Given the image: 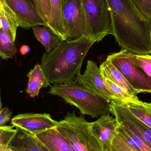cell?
Here are the masks:
<instances>
[{"label": "cell", "mask_w": 151, "mask_h": 151, "mask_svg": "<svg viewBox=\"0 0 151 151\" xmlns=\"http://www.w3.org/2000/svg\"><path fill=\"white\" fill-rule=\"evenodd\" d=\"M111 17L113 35L119 46L134 55L151 54V19L132 0H106Z\"/></svg>", "instance_id": "6da1fadb"}, {"label": "cell", "mask_w": 151, "mask_h": 151, "mask_svg": "<svg viewBox=\"0 0 151 151\" xmlns=\"http://www.w3.org/2000/svg\"><path fill=\"white\" fill-rule=\"evenodd\" d=\"M17 134L9 147L13 151H42L34 136L24 130L16 128Z\"/></svg>", "instance_id": "2e32d148"}, {"label": "cell", "mask_w": 151, "mask_h": 151, "mask_svg": "<svg viewBox=\"0 0 151 151\" xmlns=\"http://www.w3.org/2000/svg\"><path fill=\"white\" fill-rule=\"evenodd\" d=\"M35 6L39 15L48 25L51 13L50 1L35 0Z\"/></svg>", "instance_id": "d4e9b609"}, {"label": "cell", "mask_w": 151, "mask_h": 151, "mask_svg": "<svg viewBox=\"0 0 151 151\" xmlns=\"http://www.w3.org/2000/svg\"><path fill=\"white\" fill-rule=\"evenodd\" d=\"M94 44L83 36L62 40L51 52L44 53L41 65L49 82L59 84L75 81L81 74L83 60Z\"/></svg>", "instance_id": "7a4b0ae2"}, {"label": "cell", "mask_w": 151, "mask_h": 151, "mask_svg": "<svg viewBox=\"0 0 151 151\" xmlns=\"http://www.w3.org/2000/svg\"><path fill=\"white\" fill-rule=\"evenodd\" d=\"M129 110L151 129V104L138 99H130L120 102Z\"/></svg>", "instance_id": "d6986e66"}, {"label": "cell", "mask_w": 151, "mask_h": 151, "mask_svg": "<svg viewBox=\"0 0 151 151\" xmlns=\"http://www.w3.org/2000/svg\"><path fill=\"white\" fill-rule=\"evenodd\" d=\"M16 15L19 27L28 29L36 26H47L31 0H2Z\"/></svg>", "instance_id": "8fae6325"}, {"label": "cell", "mask_w": 151, "mask_h": 151, "mask_svg": "<svg viewBox=\"0 0 151 151\" xmlns=\"http://www.w3.org/2000/svg\"><path fill=\"white\" fill-rule=\"evenodd\" d=\"M101 74L103 78L111 81L116 84L123 88L129 95L135 99H138V92L129 84L122 73L109 60H106L100 65Z\"/></svg>", "instance_id": "5bb4252c"}, {"label": "cell", "mask_w": 151, "mask_h": 151, "mask_svg": "<svg viewBox=\"0 0 151 151\" xmlns=\"http://www.w3.org/2000/svg\"><path fill=\"white\" fill-rule=\"evenodd\" d=\"M48 93L60 97L78 108L83 115L94 118L112 114L111 101L93 93L76 80L55 84L51 87Z\"/></svg>", "instance_id": "3957f363"}, {"label": "cell", "mask_w": 151, "mask_h": 151, "mask_svg": "<svg viewBox=\"0 0 151 151\" xmlns=\"http://www.w3.org/2000/svg\"><path fill=\"white\" fill-rule=\"evenodd\" d=\"M34 136L51 151H74L56 127Z\"/></svg>", "instance_id": "4fadbf2b"}, {"label": "cell", "mask_w": 151, "mask_h": 151, "mask_svg": "<svg viewBox=\"0 0 151 151\" xmlns=\"http://www.w3.org/2000/svg\"><path fill=\"white\" fill-rule=\"evenodd\" d=\"M75 80L93 93L108 101H118V98L107 87L101 74L100 68L93 61L88 60L84 73H81Z\"/></svg>", "instance_id": "9c48e42d"}, {"label": "cell", "mask_w": 151, "mask_h": 151, "mask_svg": "<svg viewBox=\"0 0 151 151\" xmlns=\"http://www.w3.org/2000/svg\"><path fill=\"white\" fill-rule=\"evenodd\" d=\"M19 27L16 15L5 2L0 0V29H2L15 42Z\"/></svg>", "instance_id": "e0dca14e"}, {"label": "cell", "mask_w": 151, "mask_h": 151, "mask_svg": "<svg viewBox=\"0 0 151 151\" xmlns=\"http://www.w3.org/2000/svg\"><path fill=\"white\" fill-rule=\"evenodd\" d=\"M135 60L139 66L151 77V55H134Z\"/></svg>", "instance_id": "4316f807"}, {"label": "cell", "mask_w": 151, "mask_h": 151, "mask_svg": "<svg viewBox=\"0 0 151 151\" xmlns=\"http://www.w3.org/2000/svg\"><path fill=\"white\" fill-rule=\"evenodd\" d=\"M103 78L110 91L118 99V101L116 102H122L130 99H136L118 84L107 78Z\"/></svg>", "instance_id": "cb8c5ba5"}, {"label": "cell", "mask_w": 151, "mask_h": 151, "mask_svg": "<svg viewBox=\"0 0 151 151\" xmlns=\"http://www.w3.org/2000/svg\"><path fill=\"white\" fill-rule=\"evenodd\" d=\"M28 82L26 92L30 97L34 98L39 95L42 88L50 85L41 65L37 64L27 74Z\"/></svg>", "instance_id": "9a60e30c"}, {"label": "cell", "mask_w": 151, "mask_h": 151, "mask_svg": "<svg viewBox=\"0 0 151 151\" xmlns=\"http://www.w3.org/2000/svg\"><path fill=\"white\" fill-rule=\"evenodd\" d=\"M139 10L144 15L145 0H132Z\"/></svg>", "instance_id": "f546056e"}, {"label": "cell", "mask_w": 151, "mask_h": 151, "mask_svg": "<svg viewBox=\"0 0 151 151\" xmlns=\"http://www.w3.org/2000/svg\"><path fill=\"white\" fill-rule=\"evenodd\" d=\"M118 122L110 115H103L92 122L93 132L103 145V151H112V143L117 134Z\"/></svg>", "instance_id": "7c38bea8"}, {"label": "cell", "mask_w": 151, "mask_h": 151, "mask_svg": "<svg viewBox=\"0 0 151 151\" xmlns=\"http://www.w3.org/2000/svg\"><path fill=\"white\" fill-rule=\"evenodd\" d=\"M32 1V3H33V4H34V5L35 6V0H31Z\"/></svg>", "instance_id": "836d02e7"}, {"label": "cell", "mask_w": 151, "mask_h": 151, "mask_svg": "<svg viewBox=\"0 0 151 151\" xmlns=\"http://www.w3.org/2000/svg\"><path fill=\"white\" fill-rule=\"evenodd\" d=\"M12 112L7 107H1L0 110V127L5 126L11 119Z\"/></svg>", "instance_id": "83f0119b"}, {"label": "cell", "mask_w": 151, "mask_h": 151, "mask_svg": "<svg viewBox=\"0 0 151 151\" xmlns=\"http://www.w3.org/2000/svg\"><path fill=\"white\" fill-rule=\"evenodd\" d=\"M56 128L74 151H103L92 130V122L83 116H77L74 111L67 113L63 119L58 122Z\"/></svg>", "instance_id": "277c9868"}, {"label": "cell", "mask_w": 151, "mask_h": 151, "mask_svg": "<svg viewBox=\"0 0 151 151\" xmlns=\"http://www.w3.org/2000/svg\"><path fill=\"white\" fill-rule=\"evenodd\" d=\"M14 126L0 127V151H7L11 142L17 134V130Z\"/></svg>", "instance_id": "603a6c76"}, {"label": "cell", "mask_w": 151, "mask_h": 151, "mask_svg": "<svg viewBox=\"0 0 151 151\" xmlns=\"http://www.w3.org/2000/svg\"><path fill=\"white\" fill-rule=\"evenodd\" d=\"M32 29L35 38L43 46L47 53L52 51L62 41L59 36L47 26H36Z\"/></svg>", "instance_id": "ac0fdd59"}, {"label": "cell", "mask_w": 151, "mask_h": 151, "mask_svg": "<svg viewBox=\"0 0 151 151\" xmlns=\"http://www.w3.org/2000/svg\"><path fill=\"white\" fill-rule=\"evenodd\" d=\"M86 29L84 36L93 42L113 35L111 17L106 0H82Z\"/></svg>", "instance_id": "5b68a950"}, {"label": "cell", "mask_w": 151, "mask_h": 151, "mask_svg": "<svg viewBox=\"0 0 151 151\" xmlns=\"http://www.w3.org/2000/svg\"><path fill=\"white\" fill-rule=\"evenodd\" d=\"M37 142H38V144H39V146H40V148L41 150H42V151H51L48 149V148H47L46 146L44 145L42 143L40 142L39 141V140H37Z\"/></svg>", "instance_id": "1f68e13d"}, {"label": "cell", "mask_w": 151, "mask_h": 151, "mask_svg": "<svg viewBox=\"0 0 151 151\" xmlns=\"http://www.w3.org/2000/svg\"><path fill=\"white\" fill-rule=\"evenodd\" d=\"M111 113L118 124L126 127L142 139L151 148V129L136 117L125 105L111 101Z\"/></svg>", "instance_id": "ba28073f"}, {"label": "cell", "mask_w": 151, "mask_h": 151, "mask_svg": "<svg viewBox=\"0 0 151 151\" xmlns=\"http://www.w3.org/2000/svg\"><path fill=\"white\" fill-rule=\"evenodd\" d=\"M7 151H13L12 150L11 148H10L9 147V148H8V149H7Z\"/></svg>", "instance_id": "d6a6232c"}, {"label": "cell", "mask_w": 151, "mask_h": 151, "mask_svg": "<svg viewBox=\"0 0 151 151\" xmlns=\"http://www.w3.org/2000/svg\"><path fill=\"white\" fill-rule=\"evenodd\" d=\"M17 52L15 42L0 29V56L4 60L12 58Z\"/></svg>", "instance_id": "7402d4cb"}, {"label": "cell", "mask_w": 151, "mask_h": 151, "mask_svg": "<svg viewBox=\"0 0 151 151\" xmlns=\"http://www.w3.org/2000/svg\"><path fill=\"white\" fill-rule=\"evenodd\" d=\"M112 151H118L116 150L115 149H114V148H113L112 147Z\"/></svg>", "instance_id": "e575fe53"}, {"label": "cell", "mask_w": 151, "mask_h": 151, "mask_svg": "<svg viewBox=\"0 0 151 151\" xmlns=\"http://www.w3.org/2000/svg\"><path fill=\"white\" fill-rule=\"evenodd\" d=\"M106 60L122 73L138 93H151V77L137 63L134 55L122 49L108 56Z\"/></svg>", "instance_id": "8992f818"}, {"label": "cell", "mask_w": 151, "mask_h": 151, "mask_svg": "<svg viewBox=\"0 0 151 151\" xmlns=\"http://www.w3.org/2000/svg\"><path fill=\"white\" fill-rule=\"evenodd\" d=\"M112 147L118 151H137L129 145L122 134L118 132L113 141Z\"/></svg>", "instance_id": "484cf974"}, {"label": "cell", "mask_w": 151, "mask_h": 151, "mask_svg": "<svg viewBox=\"0 0 151 151\" xmlns=\"http://www.w3.org/2000/svg\"><path fill=\"white\" fill-rule=\"evenodd\" d=\"M58 122L48 114L24 113L14 116L11 124L16 128L35 135L56 127Z\"/></svg>", "instance_id": "30bf717a"}, {"label": "cell", "mask_w": 151, "mask_h": 151, "mask_svg": "<svg viewBox=\"0 0 151 151\" xmlns=\"http://www.w3.org/2000/svg\"><path fill=\"white\" fill-rule=\"evenodd\" d=\"M62 26L65 40L84 36L86 19L82 0H64Z\"/></svg>", "instance_id": "52a82bcc"}, {"label": "cell", "mask_w": 151, "mask_h": 151, "mask_svg": "<svg viewBox=\"0 0 151 151\" xmlns=\"http://www.w3.org/2000/svg\"><path fill=\"white\" fill-rule=\"evenodd\" d=\"M51 13L48 22V27L57 35L61 40H65L62 26V15L64 0H50Z\"/></svg>", "instance_id": "ffe728a7"}, {"label": "cell", "mask_w": 151, "mask_h": 151, "mask_svg": "<svg viewBox=\"0 0 151 151\" xmlns=\"http://www.w3.org/2000/svg\"><path fill=\"white\" fill-rule=\"evenodd\" d=\"M30 50V48L28 46H26V45H24V46H22L20 49V53L22 55H26L28 52H29Z\"/></svg>", "instance_id": "4dcf8cb0"}, {"label": "cell", "mask_w": 151, "mask_h": 151, "mask_svg": "<svg viewBox=\"0 0 151 151\" xmlns=\"http://www.w3.org/2000/svg\"><path fill=\"white\" fill-rule=\"evenodd\" d=\"M117 131L123 136L129 145L137 151H151V148L142 139L126 127L118 124Z\"/></svg>", "instance_id": "44dd1931"}, {"label": "cell", "mask_w": 151, "mask_h": 151, "mask_svg": "<svg viewBox=\"0 0 151 151\" xmlns=\"http://www.w3.org/2000/svg\"><path fill=\"white\" fill-rule=\"evenodd\" d=\"M144 16L151 19V0H145Z\"/></svg>", "instance_id": "f1b7e54d"}]
</instances>
